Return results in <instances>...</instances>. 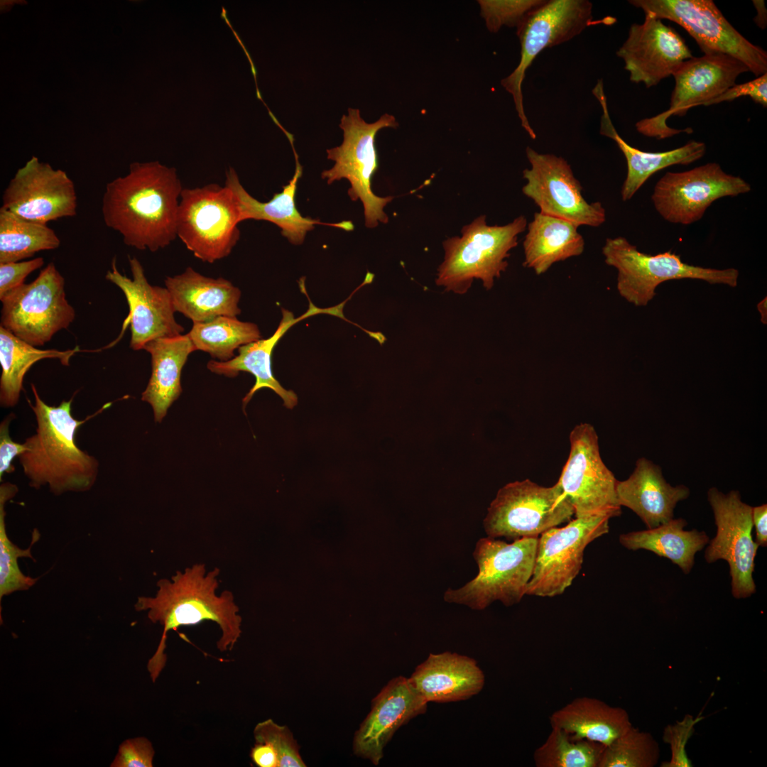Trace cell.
Returning <instances> with one entry per match:
<instances>
[{"instance_id":"obj_1","label":"cell","mask_w":767,"mask_h":767,"mask_svg":"<svg viewBox=\"0 0 767 767\" xmlns=\"http://www.w3.org/2000/svg\"><path fill=\"white\" fill-rule=\"evenodd\" d=\"M181 181L175 168L158 161L133 163L129 171L106 185L102 216L124 243L155 252L177 237Z\"/></svg>"},{"instance_id":"obj_2","label":"cell","mask_w":767,"mask_h":767,"mask_svg":"<svg viewBox=\"0 0 767 767\" xmlns=\"http://www.w3.org/2000/svg\"><path fill=\"white\" fill-rule=\"evenodd\" d=\"M217 567L207 572L205 565L194 564L183 572L176 571L170 580L161 579L154 597H139L134 608L147 611L148 619L163 626L158 646L148 660L147 669L155 682L165 668L168 633L183 626L205 621L215 622L222 635L217 642L221 652L232 651L241 633L242 619L232 592H216L219 587Z\"/></svg>"},{"instance_id":"obj_3","label":"cell","mask_w":767,"mask_h":767,"mask_svg":"<svg viewBox=\"0 0 767 767\" xmlns=\"http://www.w3.org/2000/svg\"><path fill=\"white\" fill-rule=\"evenodd\" d=\"M31 389L34 404L28 401L37 428L23 442L27 450L18 457L29 485L35 489L47 486L55 495L89 490L97 478L99 462L77 446L75 437L83 423L111 404L80 420L72 414L73 397L50 406L40 398L33 384Z\"/></svg>"},{"instance_id":"obj_4","label":"cell","mask_w":767,"mask_h":767,"mask_svg":"<svg viewBox=\"0 0 767 767\" xmlns=\"http://www.w3.org/2000/svg\"><path fill=\"white\" fill-rule=\"evenodd\" d=\"M527 227L520 215L505 225H488L482 214L461 229L462 235L442 242L444 258L437 270L435 283L446 291L466 293L474 279L486 290L508 268L510 251L518 245V236Z\"/></svg>"},{"instance_id":"obj_5","label":"cell","mask_w":767,"mask_h":767,"mask_svg":"<svg viewBox=\"0 0 767 767\" xmlns=\"http://www.w3.org/2000/svg\"><path fill=\"white\" fill-rule=\"evenodd\" d=\"M538 538L511 543L489 536L480 538L473 553L477 575L459 589H447L444 600L474 610H484L495 601L506 606L518 604L533 572Z\"/></svg>"},{"instance_id":"obj_6","label":"cell","mask_w":767,"mask_h":767,"mask_svg":"<svg viewBox=\"0 0 767 767\" xmlns=\"http://www.w3.org/2000/svg\"><path fill=\"white\" fill-rule=\"evenodd\" d=\"M605 263L617 270L619 295L635 306H646L656 288L670 280L697 279L736 287L739 271L716 269L683 262L671 251L651 255L638 250L625 237L607 238L602 247Z\"/></svg>"},{"instance_id":"obj_7","label":"cell","mask_w":767,"mask_h":767,"mask_svg":"<svg viewBox=\"0 0 767 767\" xmlns=\"http://www.w3.org/2000/svg\"><path fill=\"white\" fill-rule=\"evenodd\" d=\"M398 126L393 115L384 114L377 121L368 123L359 109L349 108L348 114L342 116L339 124L344 133L342 143L327 150V158L334 165L322 173V178L329 185L344 178L349 182L348 195L352 201L361 200L368 228L388 222L384 209L393 198L377 196L371 188V178L378 168L375 138L381 129Z\"/></svg>"},{"instance_id":"obj_8","label":"cell","mask_w":767,"mask_h":767,"mask_svg":"<svg viewBox=\"0 0 767 767\" xmlns=\"http://www.w3.org/2000/svg\"><path fill=\"white\" fill-rule=\"evenodd\" d=\"M240 222L236 198L227 185L183 189L177 237L202 261L212 263L231 254L240 237Z\"/></svg>"},{"instance_id":"obj_9","label":"cell","mask_w":767,"mask_h":767,"mask_svg":"<svg viewBox=\"0 0 767 767\" xmlns=\"http://www.w3.org/2000/svg\"><path fill=\"white\" fill-rule=\"evenodd\" d=\"M574 508L556 483L545 487L525 479L501 488L488 508L483 524L487 536L516 540L538 537L569 522Z\"/></svg>"},{"instance_id":"obj_10","label":"cell","mask_w":767,"mask_h":767,"mask_svg":"<svg viewBox=\"0 0 767 767\" xmlns=\"http://www.w3.org/2000/svg\"><path fill=\"white\" fill-rule=\"evenodd\" d=\"M0 300L1 326L36 347L67 329L75 317L66 298L65 279L53 262L33 281L12 290Z\"/></svg>"},{"instance_id":"obj_11","label":"cell","mask_w":767,"mask_h":767,"mask_svg":"<svg viewBox=\"0 0 767 767\" xmlns=\"http://www.w3.org/2000/svg\"><path fill=\"white\" fill-rule=\"evenodd\" d=\"M659 19L682 27L705 54L723 53L742 62L756 77L767 72V53L743 36L712 0H630Z\"/></svg>"},{"instance_id":"obj_12","label":"cell","mask_w":767,"mask_h":767,"mask_svg":"<svg viewBox=\"0 0 767 767\" xmlns=\"http://www.w3.org/2000/svg\"><path fill=\"white\" fill-rule=\"evenodd\" d=\"M592 8L588 0H546L517 28L520 61L501 85L511 94L521 126L532 139L536 134L526 115L522 92L526 72L544 49L566 43L592 26Z\"/></svg>"},{"instance_id":"obj_13","label":"cell","mask_w":767,"mask_h":767,"mask_svg":"<svg viewBox=\"0 0 767 767\" xmlns=\"http://www.w3.org/2000/svg\"><path fill=\"white\" fill-rule=\"evenodd\" d=\"M570 442V454L557 484L572 504L575 518L619 516L618 480L602 461L594 427L589 423L576 425Z\"/></svg>"},{"instance_id":"obj_14","label":"cell","mask_w":767,"mask_h":767,"mask_svg":"<svg viewBox=\"0 0 767 767\" xmlns=\"http://www.w3.org/2000/svg\"><path fill=\"white\" fill-rule=\"evenodd\" d=\"M749 72L738 59L723 53L705 54L684 61L674 72L675 87L670 107L657 116L646 118L636 124L641 134L663 139L681 132H692L690 128L675 129L668 126L672 115L683 116L693 107L704 105L736 85L738 77Z\"/></svg>"},{"instance_id":"obj_15","label":"cell","mask_w":767,"mask_h":767,"mask_svg":"<svg viewBox=\"0 0 767 767\" xmlns=\"http://www.w3.org/2000/svg\"><path fill=\"white\" fill-rule=\"evenodd\" d=\"M607 515L575 518L538 538L533 572L526 594L552 597L562 594L580 571L585 548L609 532Z\"/></svg>"},{"instance_id":"obj_16","label":"cell","mask_w":767,"mask_h":767,"mask_svg":"<svg viewBox=\"0 0 767 767\" xmlns=\"http://www.w3.org/2000/svg\"><path fill=\"white\" fill-rule=\"evenodd\" d=\"M749 183L727 173L717 163H708L682 172H667L656 183L651 200L666 221L691 224L704 216L717 200L750 192Z\"/></svg>"},{"instance_id":"obj_17","label":"cell","mask_w":767,"mask_h":767,"mask_svg":"<svg viewBox=\"0 0 767 767\" xmlns=\"http://www.w3.org/2000/svg\"><path fill=\"white\" fill-rule=\"evenodd\" d=\"M526 153L531 168L523 171L527 183L522 192L536 204L540 212L578 227H597L606 221L602 204L588 202L584 198L582 185L565 159L540 153L529 146Z\"/></svg>"},{"instance_id":"obj_18","label":"cell","mask_w":767,"mask_h":767,"mask_svg":"<svg viewBox=\"0 0 767 767\" xmlns=\"http://www.w3.org/2000/svg\"><path fill=\"white\" fill-rule=\"evenodd\" d=\"M707 499L712 508L717 535L707 548L705 558L708 563L726 560L729 566L731 592L736 599L746 598L756 592L753 579L754 559L758 545L754 541L752 506L741 499L738 491L724 494L710 488Z\"/></svg>"},{"instance_id":"obj_19","label":"cell","mask_w":767,"mask_h":767,"mask_svg":"<svg viewBox=\"0 0 767 767\" xmlns=\"http://www.w3.org/2000/svg\"><path fill=\"white\" fill-rule=\"evenodd\" d=\"M1 208L26 219L47 224L77 214V197L72 179L62 170L33 157L10 180Z\"/></svg>"},{"instance_id":"obj_20","label":"cell","mask_w":767,"mask_h":767,"mask_svg":"<svg viewBox=\"0 0 767 767\" xmlns=\"http://www.w3.org/2000/svg\"><path fill=\"white\" fill-rule=\"evenodd\" d=\"M644 13V21L631 26L626 40L616 54L624 60L630 80L649 88L673 75L693 56L673 28L651 13Z\"/></svg>"},{"instance_id":"obj_21","label":"cell","mask_w":767,"mask_h":767,"mask_svg":"<svg viewBox=\"0 0 767 767\" xmlns=\"http://www.w3.org/2000/svg\"><path fill=\"white\" fill-rule=\"evenodd\" d=\"M129 262L132 278L119 271L115 259L105 278L121 290L129 305L130 347L141 350L156 339L181 334L184 328L175 320L176 311L168 289L151 285L136 257H129Z\"/></svg>"},{"instance_id":"obj_22","label":"cell","mask_w":767,"mask_h":767,"mask_svg":"<svg viewBox=\"0 0 767 767\" xmlns=\"http://www.w3.org/2000/svg\"><path fill=\"white\" fill-rule=\"evenodd\" d=\"M428 702L408 678L391 679L373 699L371 708L356 731L354 753L379 765L384 749L395 732L412 719L426 712Z\"/></svg>"},{"instance_id":"obj_23","label":"cell","mask_w":767,"mask_h":767,"mask_svg":"<svg viewBox=\"0 0 767 767\" xmlns=\"http://www.w3.org/2000/svg\"><path fill=\"white\" fill-rule=\"evenodd\" d=\"M303 168L296 159V168L288 184L283 187L281 192L276 193L268 202H260L252 197L241 185L238 174L233 168L226 172L224 185L234 194L240 214V221L247 219L265 220L272 222L281 229V234L293 244H301L306 234L312 230L316 224L332 226L346 231H351L354 225L350 221L338 223H325L309 217H304L295 206V192L298 179Z\"/></svg>"},{"instance_id":"obj_24","label":"cell","mask_w":767,"mask_h":767,"mask_svg":"<svg viewBox=\"0 0 767 767\" xmlns=\"http://www.w3.org/2000/svg\"><path fill=\"white\" fill-rule=\"evenodd\" d=\"M412 686L429 702L466 700L484 688L485 676L472 658L445 651L430 653L408 678Z\"/></svg>"},{"instance_id":"obj_25","label":"cell","mask_w":767,"mask_h":767,"mask_svg":"<svg viewBox=\"0 0 767 767\" xmlns=\"http://www.w3.org/2000/svg\"><path fill=\"white\" fill-rule=\"evenodd\" d=\"M616 495L621 506L632 510L651 529L673 518L676 504L689 496L690 489L671 486L658 465L642 457L627 479L617 482Z\"/></svg>"},{"instance_id":"obj_26","label":"cell","mask_w":767,"mask_h":767,"mask_svg":"<svg viewBox=\"0 0 767 767\" xmlns=\"http://www.w3.org/2000/svg\"><path fill=\"white\" fill-rule=\"evenodd\" d=\"M330 310L332 311L333 308L320 309L310 303L308 310L303 315L295 318L291 312L282 309V319L270 337L260 339L240 347L238 349V355L229 361L210 360L207 363V369L214 374L227 377H235L240 371L249 372L254 376L255 384L243 398L244 406L249 402L256 391L267 388L281 398L287 408L292 409L298 403V397L293 391L284 388L274 377L271 367L273 349L293 325L305 317Z\"/></svg>"},{"instance_id":"obj_27","label":"cell","mask_w":767,"mask_h":767,"mask_svg":"<svg viewBox=\"0 0 767 767\" xmlns=\"http://www.w3.org/2000/svg\"><path fill=\"white\" fill-rule=\"evenodd\" d=\"M165 285L175 311L193 324L241 313V290L224 278L207 277L187 267L180 274L166 277Z\"/></svg>"},{"instance_id":"obj_28","label":"cell","mask_w":767,"mask_h":767,"mask_svg":"<svg viewBox=\"0 0 767 767\" xmlns=\"http://www.w3.org/2000/svg\"><path fill=\"white\" fill-rule=\"evenodd\" d=\"M592 94L602 109L600 134L612 139L626 161L627 173L621 189L623 201L631 199L648 179L658 170L674 165H689L705 155L706 145L696 141H690L679 148L663 152H648L633 147L621 137L612 124L602 80H598L592 89Z\"/></svg>"},{"instance_id":"obj_29","label":"cell","mask_w":767,"mask_h":767,"mask_svg":"<svg viewBox=\"0 0 767 767\" xmlns=\"http://www.w3.org/2000/svg\"><path fill=\"white\" fill-rule=\"evenodd\" d=\"M143 350L151 354L152 371L141 400L151 406L155 420L161 422L182 392V369L196 349L187 333L156 339Z\"/></svg>"},{"instance_id":"obj_30","label":"cell","mask_w":767,"mask_h":767,"mask_svg":"<svg viewBox=\"0 0 767 767\" xmlns=\"http://www.w3.org/2000/svg\"><path fill=\"white\" fill-rule=\"evenodd\" d=\"M551 727L567 732L573 739L610 744L632 724L628 712L594 697L575 698L550 716Z\"/></svg>"},{"instance_id":"obj_31","label":"cell","mask_w":767,"mask_h":767,"mask_svg":"<svg viewBox=\"0 0 767 767\" xmlns=\"http://www.w3.org/2000/svg\"><path fill=\"white\" fill-rule=\"evenodd\" d=\"M523 246V266L538 276L547 272L555 263L580 256L584 240L576 224L540 212H535L527 225Z\"/></svg>"},{"instance_id":"obj_32","label":"cell","mask_w":767,"mask_h":767,"mask_svg":"<svg viewBox=\"0 0 767 767\" xmlns=\"http://www.w3.org/2000/svg\"><path fill=\"white\" fill-rule=\"evenodd\" d=\"M687 521L671 519L654 528L630 532L619 536L620 543L629 550L644 549L670 560L688 574L695 563V555L709 543L704 531H685Z\"/></svg>"},{"instance_id":"obj_33","label":"cell","mask_w":767,"mask_h":767,"mask_svg":"<svg viewBox=\"0 0 767 767\" xmlns=\"http://www.w3.org/2000/svg\"><path fill=\"white\" fill-rule=\"evenodd\" d=\"M79 347L65 351L54 349H40L13 334L0 325V403L13 407L19 400L23 378L30 368L44 359H57L64 366L70 364L71 357L79 352Z\"/></svg>"},{"instance_id":"obj_34","label":"cell","mask_w":767,"mask_h":767,"mask_svg":"<svg viewBox=\"0 0 767 767\" xmlns=\"http://www.w3.org/2000/svg\"><path fill=\"white\" fill-rule=\"evenodd\" d=\"M60 245L59 237L47 224L0 208V263L21 261Z\"/></svg>"},{"instance_id":"obj_35","label":"cell","mask_w":767,"mask_h":767,"mask_svg":"<svg viewBox=\"0 0 767 767\" xmlns=\"http://www.w3.org/2000/svg\"><path fill=\"white\" fill-rule=\"evenodd\" d=\"M188 334L196 350L208 353L219 361L233 359L236 349L261 338L256 324L229 316L194 323Z\"/></svg>"},{"instance_id":"obj_36","label":"cell","mask_w":767,"mask_h":767,"mask_svg":"<svg viewBox=\"0 0 767 767\" xmlns=\"http://www.w3.org/2000/svg\"><path fill=\"white\" fill-rule=\"evenodd\" d=\"M604 747L551 727L546 740L534 751V763L536 767H598Z\"/></svg>"},{"instance_id":"obj_37","label":"cell","mask_w":767,"mask_h":767,"mask_svg":"<svg viewBox=\"0 0 767 767\" xmlns=\"http://www.w3.org/2000/svg\"><path fill=\"white\" fill-rule=\"evenodd\" d=\"M17 491V486L10 482L1 483L0 486V599L14 592L27 590L37 582L36 578L25 575L21 571L18 559L28 557L34 560L31 549L39 539L38 531L34 530L33 532L31 545L26 549L20 548L13 544L6 531L5 504L13 498Z\"/></svg>"},{"instance_id":"obj_38","label":"cell","mask_w":767,"mask_h":767,"mask_svg":"<svg viewBox=\"0 0 767 767\" xmlns=\"http://www.w3.org/2000/svg\"><path fill=\"white\" fill-rule=\"evenodd\" d=\"M659 757V745L653 736L632 725L604 747L598 767H653Z\"/></svg>"},{"instance_id":"obj_39","label":"cell","mask_w":767,"mask_h":767,"mask_svg":"<svg viewBox=\"0 0 767 767\" xmlns=\"http://www.w3.org/2000/svg\"><path fill=\"white\" fill-rule=\"evenodd\" d=\"M546 0H479L487 29L497 33L504 26L516 29Z\"/></svg>"},{"instance_id":"obj_40","label":"cell","mask_w":767,"mask_h":767,"mask_svg":"<svg viewBox=\"0 0 767 767\" xmlns=\"http://www.w3.org/2000/svg\"><path fill=\"white\" fill-rule=\"evenodd\" d=\"M256 742L270 744L278 756V767H305L299 746L287 726L272 719L259 722L254 729Z\"/></svg>"},{"instance_id":"obj_41","label":"cell","mask_w":767,"mask_h":767,"mask_svg":"<svg viewBox=\"0 0 767 767\" xmlns=\"http://www.w3.org/2000/svg\"><path fill=\"white\" fill-rule=\"evenodd\" d=\"M702 719V717L695 718L692 715L687 714L682 720L665 727L663 740L670 745L671 758L663 766L690 767L692 766L687 756L685 747L694 732L695 726Z\"/></svg>"},{"instance_id":"obj_42","label":"cell","mask_w":767,"mask_h":767,"mask_svg":"<svg viewBox=\"0 0 767 767\" xmlns=\"http://www.w3.org/2000/svg\"><path fill=\"white\" fill-rule=\"evenodd\" d=\"M155 751L146 737L129 739L119 746L111 767H153Z\"/></svg>"},{"instance_id":"obj_43","label":"cell","mask_w":767,"mask_h":767,"mask_svg":"<svg viewBox=\"0 0 767 767\" xmlns=\"http://www.w3.org/2000/svg\"><path fill=\"white\" fill-rule=\"evenodd\" d=\"M44 264V259L0 263V299L12 290L24 284L26 278Z\"/></svg>"},{"instance_id":"obj_44","label":"cell","mask_w":767,"mask_h":767,"mask_svg":"<svg viewBox=\"0 0 767 767\" xmlns=\"http://www.w3.org/2000/svg\"><path fill=\"white\" fill-rule=\"evenodd\" d=\"M749 96L756 103L767 106V72L745 83L734 85L719 97L709 101L705 106L723 102H731L741 97Z\"/></svg>"},{"instance_id":"obj_45","label":"cell","mask_w":767,"mask_h":767,"mask_svg":"<svg viewBox=\"0 0 767 767\" xmlns=\"http://www.w3.org/2000/svg\"><path fill=\"white\" fill-rule=\"evenodd\" d=\"M15 415L10 413L0 424V479L5 473H11L15 467L11 462L13 459L24 452L27 448L24 443L14 442L9 435V425Z\"/></svg>"},{"instance_id":"obj_46","label":"cell","mask_w":767,"mask_h":767,"mask_svg":"<svg viewBox=\"0 0 767 767\" xmlns=\"http://www.w3.org/2000/svg\"><path fill=\"white\" fill-rule=\"evenodd\" d=\"M250 757L259 767H278L277 754L268 744L256 742L251 749Z\"/></svg>"},{"instance_id":"obj_47","label":"cell","mask_w":767,"mask_h":767,"mask_svg":"<svg viewBox=\"0 0 767 767\" xmlns=\"http://www.w3.org/2000/svg\"><path fill=\"white\" fill-rule=\"evenodd\" d=\"M753 526L756 529V543L758 546L767 545V505L752 508Z\"/></svg>"},{"instance_id":"obj_48","label":"cell","mask_w":767,"mask_h":767,"mask_svg":"<svg viewBox=\"0 0 767 767\" xmlns=\"http://www.w3.org/2000/svg\"><path fill=\"white\" fill-rule=\"evenodd\" d=\"M753 4L757 11V15L754 18V21L758 27L761 29H764L766 27L767 23V12L765 7V2L762 0H754Z\"/></svg>"},{"instance_id":"obj_49","label":"cell","mask_w":767,"mask_h":767,"mask_svg":"<svg viewBox=\"0 0 767 767\" xmlns=\"http://www.w3.org/2000/svg\"><path fill=\"white\" fill-rule=\"evenodd\" d=\"M766 297L761 300L757 305V309L761 314V321L763 324H767V304Z\"/></svg>"}]
</instances>
